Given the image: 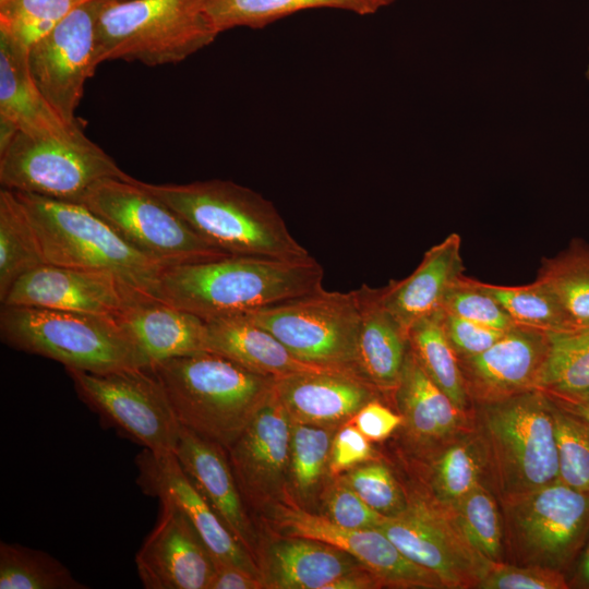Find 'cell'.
<instances>
[{
	"instance_id": "obj_30",
	"label": "cell",
	"mask_w": 589,
	"mask_h": 589,
	"mask_svg": "<svg viewBox=\"0 0 589 589\" xmlns=\"http://www.w3.org/2000/svg\"><path fill=\"white\" fill-rule=\"evenodd\" d=\"M486 481L491 483L488 456L474 430L464 431L433 452L429 484L432 500L443 508L449 509L477 488L488 485Z\"/></svg>"
},
{
	"instance_id": "obj_36",
	"label": "cell",
	"mask_w": 589,
	"mask_h": 589,
	"mask_svg": "<svg viewBox=\"0 0 589 589\" xmlns=\"http://www.w3.org/2000/svg\"><path fill=\"white\" fill-rule=\"evenodd\" d=\"M538 388L554 396L589 390V326L548 333Z\"/></svg>"
},
{
	"instance_id": "obj_2",
	"label": "cell",
	"mask_w": 589,
	"mask_h": 589,
	"mask_svg": "<svg viewBox=\"0 0 589 589\" xmlns=\"http://www.w3.org/2000/svg\"><path fill=\"white\" fill-rule=\"evenodd\" d=\"M137 181L229 255L278 260L311 256L293 238L275 205L248 187L221 179L184 184Z\"/></svg>"
},
{
	"instance_id": "obj_5",
	"label": "cell",
	"mask_w": 589,
	"mask_h": 589,
	"mask_svg": "<svg viewBox=\"0 0 589 589\" xmlns=\"http://www.w3.org/2000/svg\"><path fill=\"white\" fill-rule=\"evenodd\" d=\"M2 342L91 373L148 368L117 317L45 308L1 305Z\"/></svg>"
},
{
	"instance_id": "obj_16",
	"label": "cell",
	"mask_w": 589,
	"mask_h": 589,
	"mask_svg": "<svg viewBox=\"0 0 589 589\" xmlns=\"http://www.w3.org/2000/svg\"><path fill=\"white\" fill-rule=\"evenodd\" d=\"M291 421L275 386L238 440L228 449L244 503L266 510L287 498Z\"/></svg>"
},
{
	"instance_id": "obj_4",
	"label": "cell",
	"mask_w": 589,
	"mask_h": 589,
	"mask_svg": "<svg viewBox=\"0 0 589 589\" xmlns=\"http://www.w3.org/2000/svg\"><path fill=\"white\" fill-rule=\"evenodd\" d=\"M473 406L498 500L558 481L554 402L540 388Z\"/></svg>"
},
{
	"instance_id": "obj_18",
	"label": "cell",
	"mask_w": 589,
	"mask_h": 589,
	"mask_svg": "<svg viewBox=\"0 0 589 589\" xmlns=\"http://www.w3.org/2000/svg\"><path fill=\"white\" fill-rule=\"evenodd\" d=\"M136 483L146 495L180 509L211 552L215 566H233L261 577L252 555L237 541L179 464L175 453L143 449L135 457Z\"/></svg>"
},
{
	"instance_id": "obj_27",
	"label": "cell",
	"mask_w": 589,
	"mask_h": 589,
	"mask_svg": "<svg viewBox=\"0 0 589 589\" xmlns=\"http://www.w3.org/2000/svg\"><path fill=\"white\" fill-rule=\"evenodd\" d=\"M359 313L357 366L378 392L393 393L409 351L408 332L385 306L381 288L353 290Z\"/></svg>"
},
{
	"instance_id": "obj_9",
	"label": "cell",
	"mask_w": 589,
	"mask_h": 589,
	"mask_svg": "<svg viewBox=\"0 0 589 589\" xmlns=\"http://www.w3.org/2000/svg\"><path fill=\"white\" fill-rule=\"evenodd\" d=\"M81 204L107 221L130 245L164 268L229 255L205 240L178 213L131 176L97 182Z\"/></svg>"
},
{
	"instance_id": "obj_17",
	"label": "cell",
	"mask_w": 589,
	"mask_h": 589,
	"mask_svg": "<svg viewBox=\"0 0 589 589\" xmlns=\"http://www.w3.org/2000/svg\"><path fill=\"white\" fill-rule=\"evenodd\" d=\"M153 299L109 271L45 263L20 277L1 305H23L118 317L132 303Z\"/></svg>"
},
{
	"instance_id": "obj_46",
	"label": "cell",
	"mask_w": 589,
	"mask_h": 589,
	"mask_svg": "<svg viewBox=\"0 0 589 589\" xmlns=\"http://www.w3.org/2000/svg\"><path fill=\"white\" fill-rule=\"evenodd\" d=\"M442 322L445 334L458 359L481 353L507 330L467 321L444 311Z\"/></svg>"
},
{
	"instance_id": "obj_43",
	"label": "cell",
	"mask_w": 589,
	"mask_h": 589,
	"mask_svg": "<svg viewBox=\"0 0 589 589\" xmlns=\"http://www.w3.org/2000/svg\"><path fill=\"white\" fill-rule=\"evenodd\" d=\"M371 508L384 516H395L407 506L402 491L389 469L372 462L350 469L339 478Z\"/></svg>"
},
{
	"instance_id": "obj_15",
	"label": "cell",
	"mask_w": 589,
	"mask_h": 589,
	"mask_svg": "<svg viewBox=\"0 0 589 589\" xmlns=\"http://www.w3.org/2000/svg\"><path fill=\"white\" fill-rule=\"evenodd\" d=\"M273 524L284 537L306 538L348 553L371 572L382 586L412 589L445 588L432 572L405 556L378 529L341 527L324 515L285 498L269 508Z\"/></svg>"
},
{
	"instance_id": "obj_32",
	"label": "cell",
	"mask_w": 589,
	"mask_h": 589,
	"mask_svg": "<svg viewBox=\"0 0 589 589\" xmlns=\"http://www.w3.org/2000/svg\"><path fill=\"white\" fill-rule=\"evenodd\" d=\"M440 310L416 322L408 330L409 346L429 377L468 412L472 402L461 374L459 359L443 327Z\"/></svg>"
},
{
	"instance_id": "obj_34",
	"label": "cell",
	"mask_w": 589,
	"mask_h": 589,
	"mask_svg": "<svg viewBox=\"0 0 589 589\" xmlns=\"http://www.w3.org/2000/svg\"><path fill=\"white\" fill-rule=\"evenodd\" d=\"M34 227L16 194L0 190V301L13 284L45 264Z\"/></svg>"
},
{
	"instance_id": "obj_7",
	"label": "cell",
	"mask_w": 589,
	"mask_h": 589,
	"mask_svg": "<svg viewBox=\"0 0 589 589\" xmlns=\"http://www.w3.org/2000/svg\"><path fill=\"white\" fill-rule=\"evenodd\" d=\"M205 0H107L96 28V64L139 61L148 67L180 62L219 35Z\"/></svg>"
},
{
	"instance_id": "obj_21",
	"label": "cell",
	"mask_w": 589,
	"mask_h": 589,
	"mask_svg": "<svg viewBox=\"0 0 589 589\" xmlns=\"http://www.w3.org/2000/svg\"><path fill=\"white\" fill-rule=\"evenodd\" d=\"M175 455L224 525L256 562L259 536L247 513L228 450L180 426Z\"/></svg>"
},
{
	"instance_id": "obj_33",
	"label": "cell",
	"mask_w": 589,
	"mask_h": 589,
	"mask_svg": "<svg viewBox=\"0 0 589 589\" xmlns=\"http://www.w3.org/2000/svg\"><path fill=\"white\" fill-rule=\"evenodd\" d=\"M322 8L372 14L363 0H205L204 4L218 34L235 27L261 28L297 12Z\"/></svg>"
},
{
	"instance_id": "obj_25",
	"label": "cell",
	"mask_w": 589,
	"mask_h": 589,
	"mask_svg": "<svg viewBox=\"0 0 589 589\" xmlns=\"http://www.w3.org/2000/svg\"><path fill=\"white\" fill-rule=\"evenodd\" d=\"M393 394L402 425L416 447L433 453L467 430L468 412L429 377L410 346Z\"/></svg>"
},
{
	"instance_id": "obj_8",
	"label": "cell",
	"mask_w": 589,
	"mask_h": 589,
	"mask_svg": "<svg viewBox=\"0 0 589 589\" xmlns=\"http://www.w3.org/2000/svg\"><path fill=\"white\" fill-rule=\"evenodd\" d=\"M506 563L565 573L589 537V493L561 481L501 498Z\"/></svg>"
},
{
	"instance_id": "obj_10",
	"label": "cell",
	"mask_w": 589,
	"mask_h": 589,
	"mask_svg": "<svg viewBox=\"0 0 589 589\" xmlns=\"http://www.w3.org/2000/svg\"><path fill=\"white\" fill-rule=\"evenodd\" d=\"M128 176L85 134L53 137L16 131L0 147V183L11 191L82 203L97 182Z\"/></svg>"
},
{
	"instance_id": "obj_54",
	"label": "cell",
	"mask_w": 589,
	"mask_h": 589,
	"mask_svg": "<svg viewBox=\"0 0 589 589\" xmlns=\"http://www.w3.org/2000/svg\"><path fill=\"white\" fill-rule=\"evenodd\" d=\"M1 1H4V0H0V2H1Z\"/></svg>"
},
{
	"instance_id": "obj_47",
	"label": "cell",
	"mask_w": 589,
	"mask_h": 589,
	"mask_svg": "<svg viewBox=\"0 0 589 589\" xmlns=\"http://www.w3.org/2000/svg\"><path fill=\"white\" fill-rule=\"evenodd\" d=\"M370 440L353 423H345L334 434L328 472L337 476L372 458Z\"/></svg>"
},
{
	"instance_id": "obj_52",
	"label": "cell",
	"mask_w": 589,
	"mask_h": 589,
	"mask_svg": "<svg viewBox=\"0 0 589 589\" xmlns=\"http://www.w3.org/2000/svg\"><path fill=\"white\" fill-rule=\"evenodd\" d=\"M370 9L371 13H375L380 9L392 4L395 0H363Z\"/></svg>"
},
{
	"instance_id": "obj_1",
	"label": "cell",
	"mask_w": 589,
	"mask_h": 589,
	"mask_svg": "<svg viewBox=\"0 0 589 589\" xmlns=\"http://www.w3.org/2000/svg\"><path fill=\"white\" fill-rule=\"evenodd\" d=\"M312 256L278 260L228 255L161 271L157 298L205 322L245 315L322 289Z\"/></svg>"
},
{
	"instance_id": "obj_20",
	"label": "cell",
	"mask_w": 589,
	"mask_h": 589,
	"mask_svg": "<svg viewBox=\"0 0 589 589\" xmlns=\"http://www.w3.org/2000/svg\"><path fill=\"white\" fill-rule=\"evenodd\" d=\"M548 351V333L514 325L481 353L460 358L472 404L503 399L532 388Z\"/></svg>"
},
{
	"instance_id": "obj_50",
	"label": "cell",
	"mask_w": 589,
	"mask_h": 589,
	"mask_svg": "<svg viewBox=\"0 0 589 589\" xmlns=\"http://www.w3.org/2000/svg\"><path fill=\"white\" fill-rule=\"evenodd\" d=\"M549 396L558 407L570 412L589 426V390L576 395L554 396L549 394Z\"/></svg>"
},
{
	"instance_id": "obj_22",
	"label": "cell",
	"mask_w": 589,
	"mask_h": 589,
	"mask_svg": "<svg viewBox=\"0 0 589 589\" xmlns=\"http://www.w3.org/2000/svg\"><path fill=\"white\" fill-rule=\"evenodd\" d=\"M275 390L291 422L322 426L347 423L378 393L359 374L339 370L276 380Z\"/></svg>"
},
{
	"instance_id": "obj_41",
	"label": "cell",
	"mask_w": 589,
	"mask_h": 589,
	"mask_svg": "<svg viewBox=\"0 0 589 589\" xmlns=\"http://www.w3.org/2000/svg\"><path fill=\"white\" fill-rule=\"evenodd\" d=\"M553 413L558 457V481L578 491L589 493V426L555 402Z\"/></svg>"
},
{
	"instance_id": "obj_48",
	"label": "cell",
	"mask_w": 589,
	"mask_h": 589,
	"mask_svg": "<svg viewBox=\"0 0 589 589\" xmlns=\"http://www.w3.org/2000/svg\"><path fill=\"white\" fill-rule=\"evenodd\" d=\"M352 423L370 441H383L402 425V417L373 399L357 412Z\"/></svg>"
},
{
	"instance_id": "obj_45",
	"label": "cell",
	"mask_w": 589,
	"mask_h": 589,
	"mask_svg": "<svg viewBox=\"0 0 589 589\" xmlns=\"http://www.w3.org/2000/svg\"><path fill=\"white\" fill-rule=\"evenodd\" d=\"M323 501V515L341 527L376 529L387 517L371 508L340 479L326 490Z\"/></svg>"
},
{
	"instance_id": "obj_42",
	"label": "cell",
	"mask_w": 589,
	"mask_h": 589,
	"mask_svg": "<svg viewBox=\"0 0 589 589\" xmlns=\"http://www.w3.org/2000/svg\"><path fill=\"white\" fill-rule=\"evenodd\" d=\"M442 310L460 318L502 330L515 325L484 284L466 276L448 291Z\"/></svg>"
},
{
	"instance_id": "obj_49",
	"label": "cell",
	"mask_w": 589,
	"mask_h": 589,
	"mask_svg": "<svg viewBox=\"0 0 589 589\" xmlns=\"http://www.w3.org/2000/svg\"><path fill=\"white\" fill-rule=\"evenodd\" d=\"M260 576L233 566H215L208 589H261Z\"/></svg>"
},
{
	"instance_id": "obj_12",
	"label": "cell",
	"mask_w": 589,
	"mask_h": 589,
	"mask_svg": "<svg viewBox=\"0 0 589 589\" xmlns=\"http://www.w3.org/2000/svg\"><path fill=\"white\" fill-rule=\"evenodd\" d=\"M81 400L128 437L156 454L175 453L180 424L148 368L91 373L65 369Z\"/></svg>"
},
{
	"instance_id": "obj_53",
	"label": "cell",
	"mask_w": 589,
	"mask_h": 589,
	"mask_svg": "<svg viewBox=\"0 0 589 589\" xmlns=\"http://www.w3.org/2000/svg\"><path fill=\"white\" fill-rule=\"evenodd\" d=\"M586 75H587V77L589 79V65H588V69H587Z\"/></svg>"
},
{
	"instance_id": "obj_13",
	"label": "cell",
	"mask_w": 589,
	"mask_h": 589,
	"mask_svg": "<svg viewBox=\"0 0 589 589\" xmlns=\"http://www.w3.org/2000/svg\"><path fill=\"white\" fill-rule=\"evenodd\" d=\"M381 530L410 561L435 574L445 588H474L492 565L464 539L448 512L432 498L412 497L387 516Z\"/></svg>"
},
{
	"instance_id": "obj_26",
	"label": "cell",
	"mask_w": 589,
	"mask_h": 589,
	"mask_svg": "<svg viewBox=\"0 0 589 589\" xmlns=\"http://www.w3.org/2000/svg\"><path fill=\"white\" fill-rule=\"evenodd\" d=\"M264 588L329 589L341 577L363 568L348 553L324 542L281 537L256 558Z\"/></svg>"
},
{
	"instance_id": "obj_14",
	"label": "cell",
	"mask_w": 589,
	"mask_h": 589,
	"mask_svg": "<svg viewBox=\"0 0 589 589\" xmlns=\"http://www.w3.org/2000/svg\"><path fill=\"white\" fill-rule=\"evenodd\" d=\"M107 0L74 10L31 46L27 62L33 80L55 110L71 125L86 81L96 64V28Z\"/></svg>"
},
{
	"instance_id": "obj_31",
	"label": "cell",
	"mask_w": 589,
	"mask_h": 589,
	"mask_svg": "<svg viewBox=\"0 0 589 589\" xmlns=\"http://www.w3.org/2000/svg\"><path fill=\"white\" fill-rule=\"evenodd\" d=\"M536 280L555 298L573 328L589 326V245L579 239L543 257Z\"/></svg>"
},
{
	"instance_id": "obj_38",
	"label": "cell",
	"mask_w": 589,
	"mask_h": 589,
	"mask_svg": "<svg viewBox=\"0 0 589 589\" xmlns=\"http://www.w3.org/2000/svg\"><path fill=\"white\" fill-rule=\"evenodd\" d=\"M59 560L19 543L0 542V589H86Z\"/></svg>"
},
{
	"instance_id": "obj_6",
	"label": "cell",
	"mask_w": 589,
	"mask_h": 589,
	"mask_svg": "<svg viewBox=\"0 0 589 589\" xmlns=\"http://www.w3.org/2000/svg\"><path fill=\"white\" fill-rule=\"evenodd\" d=\"M13 192L26 209L46 263L109 271L158 300L157 285L164 267L130 245L87 206Z\"/></svg>"
},
{
	"instance_id": "obj_3",
	"label": "cell",
	"mask_w": 589,
	"mask_h": 589,
	"mask_svg": "<svg viewBox=\"0 0 589 589\" xmlns=\"http://www.w3.org/2000/svg\"><path fill=\"white\" fill-rule=\"evenodd\" d=\"M148 369L161 384L180 426L227 450L276 382L211 351L170 358Z\"/></svg>"
},
{
	"instance_id": "obj_37",
	"label": "cell",
	"mask_w": 589,
	"mask_h": 589,
	"mask_svg": "<svg viewBox=\"0 0 589 589\" xmlns=\"http://www.w3.org/2000/svg\"><path fill=\"white\" fill-rule=\"evenodd\" d=\"M335 428L291 422L288 498L300 506L313 501L328 472Z\"/></svg>"
},
{
	"instance_id": "obj_35",
	"label": "cell",
	"mask_w": 589,
	"mask_h": 589,
	"mask_svg": "<svg viewBox=\"0 0 589 589\" xmlns=\"http://www.w3.org/2000/svg\"><path fill=\"white\" fill-rule=\"evenodd\" d=\"M497 501L491 486L481 485L446 509L467 543L492 564L506 563L504 521Z\"/></svg>"
},
{
	"instance_id": "obj_28",
	"label": "cell",
	"mask_w": 589,
	"mask_h": 589,
	"mask_svg": "<svg viewBox=\"0 0 589 589\" xmlns=\"http://www.w3.org/2000/svg\"><path fill=\"white\" fill-rule=\"evenodd\" d=\"M117 320L148 368L170 358L206 351V322L165 301L137 300Z\"/></svg>"
},
{
	"instance_id": "obj_51",
	"label": "cell",
	"mask_w": 589,
	"mask_h": 589,
	"mask_svg": "<svg viewBox=\"0 0 589 589\" xmlns=\"http://www.w3.org/2000/svg\"><path fill=\"white\" fill-rule=\"evenodd\" d=\"M568 580L569 588L589 589V537L573 564Z\"/></svg>"
},
{
	"instance_id": "obj_23",
	"label": "cell",
	"mask_w": 589,
	"mask_h": 589,
	"mask_svg": "<svg viewBox=\"0 0 589 589\" xmlns=\"http://www.w3.org/2000/svg\"><path fill=\"white\" fill-rule=\"evenodd\" d=\"M28 49L0 32V147L14 132L35 136L76 137L84 135L55 110L29 72Z\"/></svg>"
},
{
	"instance_id": "obj_40",
	"label": "cell",
	"mask_w": 589,
	"mask_h": 589,
	"mask_svg": "<svg viewBox=\"0 0 589 589\" xmlns=\"http://www.w3.org/2000/svg\"><path fill=\"white\" fill-rule=\"evenodd\" d=\"M93 0H4L0 32L29 49L74 10Z\"/></svg>"
},
{
	"instance_id": "obj_19",
	"label": "cell",
	"mask_w": 589,
	"mask_h": 589,
	"mask_svg": "<svg viewBox=\"0 0 589 589\" xmlns=\"http://www.w3.org/2000/svg\"><path fill=\"white\" fill-rule=\"evenodd\" d=\"M161 503L157 525L135 555L139 578L146 589H208L214 558L188 517Z\"/></svg>"
},
{
	"instance_id": "obj_11",
	"label": "cell",
	"mask_w": 589,
	"mask_h": 589,
	"mask_svg": "<svg viewBox=\"0 0 589 589\" xmlns=\"http://www.w3.org/2000/svg\"><path fill=\"white\" fill-rule=\"evenodd\" d=\"M245 316L272 333L299 360L362 376L357 366L360 313L354 291L322 288Z\"/></svg>"
},
{
	"instance_id": "obj_29",
	"label": "cell",
	"mask_w": 589,
	"mask_h": 589,
	"mask_svg": "<svg viewBox=\"0 0 589 589\" xmlns=\"http://www.w3.org/2000/svg\"><path fill=\"white\" fill-rule=\"evenodd\" d=\"M206 351L275 380L333 370L309 364L293 356L272 333L245 315L206 322Z\"/></svg>"
},
{
	"instance_id": "obj_24",
	"label": "cell",
	"mask_w": 589,
	"mask_h": 589,
	"mask_svg": "<svg viewBox=\"0 0 589 589\" xmlns=\"http://www.w3.org/2000/svg\"><path fill=\"white\" fill-rule=\"evenodd\" d=\"M464 271L461 238L454 232L431 247L409 276L381 288L383 303L408 332L419 320L442 310Z\"/></svg>"
},
{
	"instance_id": "obj_44",
	"label": "cell",
	"mask_w": 589,
	"mask_h": 589,
	"mask_svg": "<svg viewBox=\"0 0 589 589\" xmlns=\"http://www.w3.org/2000/svg\"><path fill=\"white\" fill-rule=\"evenodd\" d=\"M479 589H567L565 573L539 566L492 564L479 579Z\"/></svg>"
},
{
	"instance_id": "obj_39",
	"label": "cell",
	"mask_w": 589,
	"mask_h": 589,
	"mask_svg": "<svg viewBox=\"0 0 589 589\" xmlns=\"http://www.w3.org/2000/svg\"><path fill=\"white\" fill-rule=\"evenodd\" d=\"M483 284L515 325L543 333L574 329L555 298L536 279L522 286Z\"/></svg>"
}]
</instances>
